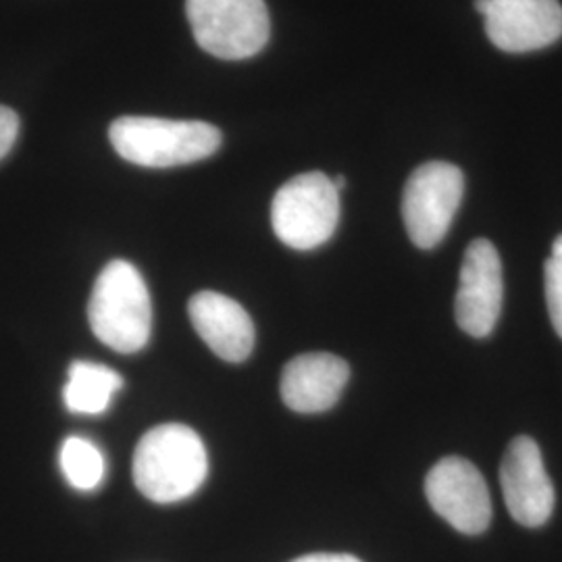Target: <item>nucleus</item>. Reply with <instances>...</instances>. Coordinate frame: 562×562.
I'll list each match as a JSON object with an SVG mask.
<instances>
[{
    "mask_svg": "<svg viewBox=\"0 0 562 562\" xmlns=\"http://www.w3.org/2000/svg\"><path fill=\"white\" fill-rule=\"evenodd\" d=\"M209 457L201 436L180 423H165L142 436L134 452V483L153 503H180L201 487Z\"/></svg>",
    "mask_w": 562,
    "mask_h": 562,
    "instance_id": "obj_1",
    "label": "nucleus"
},
{
    "mask_svg": "<svg viewBox=\"0 0 562 562\" xmlns=\"http://www.w3.org/2000/svg\"><path fill=\"white\" fill-rule=\"evenodd\" d=\"M109 140L125 161L167 169L213 157L223 136L206 121L120 117L109 127Z\"/></svg>",
    "mask_w": 562,
    "mask_h": 562,
    "instance_id": "obj_2",
    "label": "nucleus"
},
{
    "mask_svg": "<svg viewBox=\"0 0 562 562\" xmlns=\"http://www.w3.org/2000/svg\"><path fill=\"white\" fill-rule=\"evenodd\" d=\"M94 336L121 355L138 352L150 338L153 306L140 271L127 261L109 262L88 302Z\"/></svg>",
    "mask_w": 562,
    "mask_h": 562,
    "instance_id": "obj_3",
    "label": "nucleus"
},
{
    "mask_svg": "<svg viewBox=\"0 0 562 562\" xmlns=\"http://www.w3.org/2000/svg\"><path fill=\"white\" fill-rule=\"evenodd\" d=\"M340 223V192L322 171L285 181L271 202L276 236L294 250H315L331 240Z\"/></svg>",
    "mask_w": 562,
    "mask_h": 562,
    "instance_id": "obj_4",
    "label": "nucleus"
},
{
    "mask_svg": "<svg viewBox=\"0 0 562 562\" xmlns=\"http://www.w3.org/2000/svg\"><path fill=\"white\" fill-rule=\"evenodd\" d=\"M186 13L194 41L217 59H250L271 36L265 0H186Z\"/></svg>",
    "mask_w": 562,
    "mask_h": 562,
    "instance_id": "obj_5",
    "label": "nucleus"
},
{
    "mask_svg": "<svg viewBox=\"0 0 562 562\" xmlns=\"http://www.w3.org/2000/svg\"><path fill=\"white\" fill-rule=\"evenodd\" d=\"M464 196V176L452 162L417 167L402 192V220L411 241L431 250L446 238Z\"/></svg>",
    "mask_w": 562,
    "mask_h": 562,
    "instance_id": "obj_6",
    "label": "nucleus"
},
{
    "mask_svg": "<svg viewBox=\"0 0 562 562\" xmlns=\"http://www.w3.org/2000/svg\"><path fill=\"white\" fill-rule=\"evenodd\" d=\"M431 508L464 536H480L492 522V496L480 469L461 457H446L425 477Z\"/></svg>",
    "mask_w": 562,
    "mask_h": 562,
    "instance_id": "obj_7",
    "label": "nucleus"
},
{
    "mask_svg": "<svg viewBox=\"0 0 562 562\" xmlns=\"http://www.w3.org/2000/svg\"><path fill=\"white\" fill-rule=\"evenodd\" d=\"M504 299L503 261L485 238L471 241L461 265L454 315L471 338H487L501 319Z\"/></svg>",
    "mask_w": 562,
    "mask_h": 562,
    "instance_id": "obj_8",
    "label": "nucleus"
},
{
    "mask_svg": "<svg viewBox=\"0 0 562 562\" xmlns=\"http://www.w3.org/2000/svg\"><path fill=\"white\" fill-rule=\"evenodd\" d=\"M490 42L504 53L542 50L562 38L559 0H475Z\"/></svg>",
    "mask_w": 562,
    "mask_h": 562,
    "instance_id": "obj_9",
    "label": "nucleus"
},
{
    "mask_svg": "<svg viewBox=\"0 0 562 562\" xmlns=\"http://www.w3.org/2000/svg\"><path fill=\"white\" fill-rule=\"evenodd\" d=\"M504 503L522 527H542L550 521L557 494L543 467L542 450L529 436L508 443L501 467Z\"/></svg>",
    "mask_w": 562,
    "mask_h": 562,
    "instance_id": "obj_10",
    "label": "nucleus"
},
{
    "mask_svg": "<svg viewBox=\"0 0 562 562\" xmlns=\"http://www.w3.org/2000/svg\"><path fill=\"white\" fill-rule=\"evenodd\" d=\"M350 380L348 362L329 352H306L285 364L281 373V398L288 408L315 415L340 401Z\"/></svg>",
    "mask_w": 562,
    "mask_h": 562,
    "instance_id": "obj_11",
    "label": "nucleus"
},
{
    "mask_svg": "<svg viewBox=\"0 0 562 562\" xmlns=\"http://www.w3.org/2000/svg\"><path fill=\"white\" fill-rule=\"evenodd\" d=\"M202 341L227 362L246 361L255 348V325L240 304L217 292H199L188 304Z\"/></svg>",
    "mask_w": 562,
    "mask_h": 562,
    "instance_id": "obj_12",
    "label": "nucleus"
},
{
    "mask_svg": "<svg viewBox=\"0 0 562 562\" xmlns=\"http://www.w3.org/2000/svg\"><path fill=\"white\" fill-rule=\"evenodd\" d=\"M121 387L123 380L117 371L97 362L76 361L69 367L63 401L76 415H101Z\"/></svg>",
    "mask_w": 562,
    "mask_h": 562,
    "instance_id": "obj_13",
    "label": "nucleus"
},
{
    "mask_svg": "<svg viewBox=\"0 0 562 562\" xmlns=\"http://www.w3.org/2000/svg\"><path fill=\"white\" fill-rule=\"evenodd\" d=\"M60 471L71 487L90 492L99 487L104 477V459L101 450L80 436L67 438L60 446Z\"/></svg>",
    "mask_w": 562,
    "mask_h": 562,
    "instance_id": "obj_14",
    "label": "nucleus"
},
{
    "mask_svg": "<svg viewBox=\"0 0 562 562\" xmlns=\"http://www.w3.org/2000/svg\"><path fill=\"white\" fill-rule=\"evenodd\" d=\"M543 283L550 322L562 340V234L552 244V252L543 265Z\"/></svg>",
    "mask_w": 562,
    "mask_h": 562,
    "instance_id": "obj_15",
    "label": "nucleus"
},
{
    "mask_svg": "<svg viewBox=\"0 0 562 562\" xmlns=\"http://www.w3.org/2000/svg\"><path fill=\"white\" fill-rule=\"evenodd\" d=\"M20 134V117L13 109L0 104V161L11 153Z\"/></svg>",
    "mask_w": 562,
    "mask_h": 562,
    "instance_id": "obj_16",
    "label": "nucleus"
},
{
    "mask_svg": "<svg viewBox=\"0 0 562 562\" xmlns=\"http://www.w3.org/2000/svg\"><path fill=\"white\" fill-rule=\"evenodd\" d=\"M292 562H361L357 557L350 554H327V552H319V554H306L296 561Z\"/></svg>",
    "mask_w": 562,
    "mask_h": 562,
    "instance_id": "obj_17",
    "label": "nucleus"
}]
</instances>
